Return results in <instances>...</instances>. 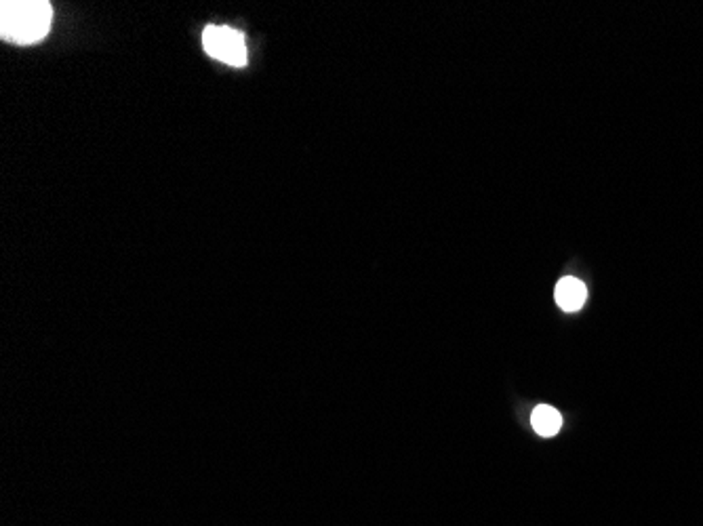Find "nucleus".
<instances>
[{"label":"nucleus","instance_id":"obj_1","mask_svg":"<svg viewBox=\"0 0 703 526\" xmlns=\"http://www.w3.org/2000/svg\"><path fill=\"white\" fill-rule=\"evenodd\" d=\"M53 6L45 0H5L0 5V36L6 43L34 45L51 30Z\"/></svg>","mask_w":703,"mask_h":526},{"label":"nucleus","instance_id":"obj_2","mask_svg":"<svg viewBox=\"0 0 703 526\" xmlns=\"http://www.w3.org/2000/svg\"><path fill=\"white\" fill-rule=\"evenodd\" d=\"M202 46L218 62L242 67L249 62L245 34L229 25H207L202 32Z\"/></svg>","mask_w":703,"mask_h":526},{"label":"nucleus","instance_id":"obj_3","mask_svg":"<svg viewBox=\"0 0 703 526\" xmlns=\"http://www.w3.org/2000/svg\"><path fill=\"white\" fill-rule=\"evenodd\" d=\"M587 299V288L576 276H565L556 285V303L565 312H577Z\"/></svg>","mask_w":703,"mask_h":526},{"label":"nucleus","instance_id":"obj_4","mask_svg":"<svg viewBox=\"0 0 703 526\" xmlns=\"http://www.w3.org/2000/svg\"><path fill=\"white\" fill-rule=\"evenodd\" d=\"M531 426L539 436L552 438V436L558 434L560 426H563V417H560V413L554 407L539 404V407H535V410H533V415H531Z\"/></svg>","mask_w":703,"mask_h":526}]
</instances>
